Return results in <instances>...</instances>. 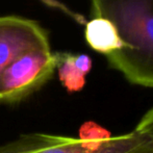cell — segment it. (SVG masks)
<instances>
[{
  "instance_id": "6da1fadb",
  "label": "cell",
  "mask_w": 153,
  "mask_h": 153,
  "mask_svg": "<svg viewBox=\"0 0 153 153\" xmlns=\"http://www.w3.org/2000/svg\"><path fill=\"white\" fill-rule=\"evenodd\" d=\"M93 17L113 22L123 42L107 55L109 68L129 83L153 89V0H91Z\"/></svg>"
},
{
  "instance_id": "7a4b0ae2",
  "label": "cell",
  "mask_w": 153,
  "mask_h": 153,
  "mask_svg": "<svg viewBox=\"0 0 153 153\" xmlns=\"http://www.w3.org/2000/svg\"><path fill=\"white\" fill-rule=\"evenodd\" d=\"M0 153H153L151 142L137 130L111 135L95 122H85L79 137L33 132L0 144Z\"/></svg>"
},
{
  "instance_id": "3957f363",
  "label": "cell",
  "mask_w": 153,
  "mask_h": 153,
  "mask_svg": "<svg viewBox=\"0 0 153 153\" xmlns=\"http://www.w3.org/2000/svg\"><path fill=\"white\" fill-rule=\"evenodd\" d=\"M57 54L50 46L25 52L13 62L0 80V103L16 104L44 87L56 70Z\"/></svg>"
},
{
  "instance_id": "277c9868",
  "label": "cell",
  "mask_w": 153,
  "mask_h": 153,
  "mask_svg": "<svg viewBox=\"0 0 153 153\" xmlns=\"http://www.w3.org/2000/svg\"><path fill=\"white\" fill-rule=\"evenodd\" d=\"M50 46L48 31L36 21L20 16H0V80L4 71L25 52Z\"/></svg>"
},
{
  "instance_id": "5b68a950",
  "label": "cell",
  "mask_w": 153,
  "mask_h": 153,
  "mask_svg": "<svg viewBox=\"0 0 153 153\" xmlns=\"http://www.w3.org/2000/svg\"><path fill=\"white\" fill-rule=\"evenodd\" d=\"M85 40L90 48L104 56L120 50L123 42L116 26L104 17H93L85 23Z\"/></svg>"
},
{
  "instance_id": "8992f818",
  "label": "cell",
  "mask_w": 153,
  "mask_h": 153,
  "mask_svg": "<svg viewBox=\"0 0 153 153\" xmlns=\"http://www.w3.org/2000/svg\"><path fill=\"white\" fill-rule=\"evenodd\" d=\"M56 71L62 85L70 94L80 92L87 83V75L75 62V54L71 52H56Z\"/></svg>"
},
{
  "instance_id": "52a82bcc",
  "label": "cell",
  "mask_w": 153,
  "mask_h": 153,
  "mask_svg": "<svg viewBox=\"0 0 153 153\" xmlns=\"http://www.w3.org/2000/svg\"><path fill=\"white\" fill-rule=\"evenodd\" d=\"M134 130H137V132L145 135L150 140L153 150V107L149 108L144 114L143 117L141 118V120L135 126Z\"/></svg>"
}]
</instances>
